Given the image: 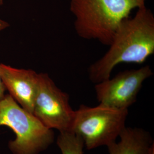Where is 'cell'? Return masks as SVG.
Masks as SVG:
<instances>
[{"mask_svg": "<svg viewBox=\"0 0 154 154\" xmlns=\"http://www.w3.org/2000/svg\"><path fill=\"white\" fill-rule=\"evenodd\" d=\"M150 154H154V148L152 149V150H151V153Z\"/></svg>", "mask_w": 154, "mask_h": 154, "instance_id": "cell-12", "label": "cell"}, {"mask_svg": "<svg viewBox=\"0 0 154 154\" xmlns=\"http://www.w3.org/2000/svg\"><path fill=\"white\" fill-rule=\"evenodd\" d=\"M9 26V24L8 22L0 19V31H2V30L5 29Z\"/></svg>", "mask_w": 154, "mask_h": 154, "instance_id": "cell-11", "label": "cell"}, {"mask_svg": "<svg viewBox=\"0 0 154 154\" xmlns=\"http://www.w3.org/2000/svg\"><path fill=\"white\" fill-rule=\"evenodd\" d=\"M109 49L88 68V77L94 83L111 77L122 63L142 64L154 53V16L145 5L138 8L132 18L123 20L117 29Z\"/></svg>", "mask_w": 154, "mask_h": 154, "instance_id": "cell-1", "label": "cell"}, {"mask_svg": "<svg viewBox=\"0 0 154 154\" xmlns=\"http://www.w3.org/2000/svg\"><path fill=\"white\" fill-rule=\"evenodd\" d=\"M128 114V109L81 105L75 110L70 132L82 139L88 150L107 146L116 142L125 128Z\"/></svg>", "mask_w": 154, "mask_h": 154, "instance_id": "cell-4", "label": "cell"}, {"mask_svg": "<svg viewBox=\"0 0 154 154\" xmlns=\"http://www.w3.org/2000/svg\"><path fill=\"white\" fill-rule=\"evenodd\" d=\"M3 2H4V0H0V6L2 5Z\"/></svg>", "mask_w": 154, "mask_h": 154, "instance_id": "cell-13", "label": "cell"}, {"mask_svg": "<svg viewBox=\"0 0 154 154\" xmlns=\"http://www.w3.org/2000/svg\"><path fill=\"white\" fill-rule=\"evenodd\" d=\"M32 114L50 129L70 132L75 110L69 95L58 88L48 74L39 73Z\"/></svg>", "mask_w": 154, "mask_h": 154, "instance_id": "cell-5", "label": "cell"}, {"mask_svg": "<svg viewBox=\"0 0 154 154\" xmlns=\"http://www.w3.org/2000/svg\"><path fill=\"white\" fill-rule=\"evenodd\" d=\"M11 128L16 139L9 142L13 154H38L54 142L53 130L23 109L10 94L0 102V126Z\"/></svg>", "mask_w": 154, "mask_h": 154, "instance_id": "cell-3", "label": "cell"}, {"mask_svg": "<svg viewBox=\"0 0 154 154\" xmlns=\"http://www.w3.org/2000/svg\"><path fill=\"white\" fill-rule=\"evenodd\" d=\"M144 5L145 0H70V10L79 37L109 46L122 21Z\"/></svg>", "mask_w": 154, "mask_h": 154, "instance_id": "cell-2", "label": "cell"}, {"mask_svg": "<svg viewBox=\"0 0 154 154\" xmlns=\"http://www.w3.org/2000/svg\"><path fill=\"white\" fill-rule=\"evenodd\" d=\"M152 75L149 65L119 72L112 78L96 83L97 99L99 105L116 109H128L137 101L143 82Z\"/></svg>", "mask_w": 154, "mask_h": 154, "instance_id": "cell-6", "label": "cell"}, {"mask_svg": "<svg viewBox=\"0 0 154 154\" xmlns=\"http://www.w3.org/2000/svg\"><path fill=\"white\" fill-rule=\"evenodd\" d=\"M0 75L9 94L23 109L33 113L38 83V73L0 63Z\"/></svg>", "mask_w": 154, "mask_h": 154, "instance_id": "cell-7", "label": "cell"}, {"mask_svg": "<svg viewBox=\"0 0 154 154\" xmlns=\"http://www.w3.org/2000/svg\"><path fill=\"white\" fill-rule=\"evenodd\" d=\"M57 144L62 154H83L85 146L82 139L72 132H60Z\"/></svg>", "mask_w": 154, "mask_h": 154, "instance_id": "cell-9", "label": "cell"}, {"mask_svg": "<svg viewBox=\"0 0 154 154\" xmlns=\"http://www.w3.org/2000/svg\"><path fill=\"white\" fill-rule=\"evenodd\" d=\"M6 90V88L5 86L2 81V78L0 75V102L5 97L6 95L5 94Z\"/></svg>", "mask_w": 154, "mask_h": 154, "instance_id": "cell-10", "label": "cell"}, {"mask_svg": "<svg viewBox=\"0 0 154 154\" xmlns=\"http://www.w3.org/2000/svg\"><path fill=\"white\" fill-rule=\"evenodd\" d=\"M119 137L107 146L109 154H150L154 148L150 134L142 128L126 127Z\"/></svg>", "mask_w": 154, "mask_h": 154, "instance_id": "cell-8", "label": "cell"}]
</instances>
